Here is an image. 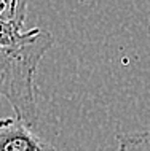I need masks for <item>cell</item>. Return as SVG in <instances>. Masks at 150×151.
<instances>
[{"instance_id":"cell-2","label":"cell","mask_w":150,"mask_h":151,"mask_svg":"<svg viewBox=\"0 0 150 151\" xmlns=\"http://www.w3.org/2000/svg\"><path fill=\"white\" fill-rule=\"evenodd\" d=\"M32 126L18 118L0 119V151H48L51 146L43 143L32 132Z\"/></svg>"},{"instance_id":"cell-5","label":"cell","mask_w":150,"mask_h":151,"mask_svg":"<svg viewBox=\"0 0 150 151\" xmlns=\"http://www.w3.org/2000/svg\"><path fill=\"white\" fill-rule=\"evenodd\" d=\"M48 151H59V150H58V148H54V146H51V148L48 150Z\"/></svg>"},{"instance_id":"cell-4","label":"cell","mask_w":150,"mask_h":151,"mask_svg":"<svg viewBox=\"0 0 150 151\" xmlns=\"http://www.w3.org/2000/svg\"><path fill=\"white\" fill-rule=\"evenodd\" d=\"M118 151H150V134H134V135H120Z\"/></svg>"},{"instance_id":"cell-3","label":"cell","mask_w":150,"mask_h":151,"mask_svg":"<svg viewBox=\"0 0 150 151\" xmlns=\"http://www.w3.org/2000/svg\"><path fill=\"white\" fill-rule=\"evenodd\" d=\"M29 0H0V19L5 21H26Z\"/></svg>"},{"instance_id":"cell-1","label":"cell","mask_w":150,"mask_h":151,"mask_svg":"<svg viewBox=\"0 0 150 151\" xmlns=\"http://www.w3.org/2000/svg\"><path fill=\"white\" fill-rule=\"evenodd\" d=\"M53 43L50 32L38 29L27 42L8 48L10 51L0 62V96L10 102L14 116L29 126L37 121L35 73Z\"/></svg>"}]
</instances>
